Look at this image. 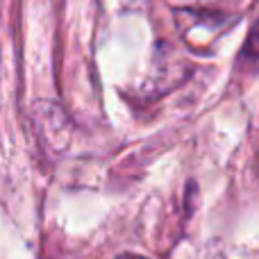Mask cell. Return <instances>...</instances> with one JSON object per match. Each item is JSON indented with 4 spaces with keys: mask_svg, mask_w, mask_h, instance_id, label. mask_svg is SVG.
Here are the masks:
<instances>
[{
    "mask_svg": "<svg viewBox=\"0 0 259 259\" xmlns=\"http://www.w3.org/2000/svg\"><path fill=\"white\" fill-rule=\"evenodd\" d=\"M241 57H243V62H250L255 66L259 64V18L255 21V25H252L250 34H248V41L241 50Z\"/></svg>",
    "mask_w": 259,
    "mask_h": 259,
    "instance_id": "obj_1",
    "label": "cell"
},
{
    "mask_svg": "<svg viewBox=\"0 0 259 259\" xmlns=\"http://www.w3.org/2000/svg\"><path fill=\"white\" fill-rule=\"evenodd\" d=\"M116 259H146V257H141V255H132V252H127V255H121V257H116Z\"/></svg>",
    "mask_w": 259,
    "mask_h": 259,
    "instance_id": "obj_2",
    "label": "cell"
}]
</instances>
